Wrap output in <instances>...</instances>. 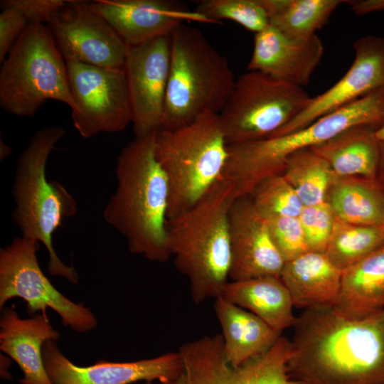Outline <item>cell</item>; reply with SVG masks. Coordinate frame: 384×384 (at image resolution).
Masks as SVG:
<instances>
[{"label":"cell","mask_w":384,"mask_h":384,"mask_svg":"<svg viewBox=\"0 0 384 384\" xmlns=\"http://www.w3.org/2000/svg\"><path fill=\"white\" fill-rule=\"evenodd\" d=\"M292 327L287 367L297 384H384V309L360 319L304 309Z\"/></svg>","instance_id":"cell-1"},{"label":"cell","mask_w":384,"mask_h":384,"mask_svg":"<svg viewBox=\"0 0 384 384\" xmlns=\"http://www.w3.org/2000/svg\"><path fill=\"white\" fill-rule=\"evenodd\" d=\"M156 133L134 137L121 150L115 168L116 189L103 217L125 238L132 253L164 262L171 257L167 247L169 188L155 154Z\"/></svg>","instance_id":"cell-2"},{"label":"cell","mask_w":384,"mask_h":384,"mask_svg":"<svg viewBox=\"0 0 384 384\" xmlns=\"http://www.w3.org/2000/svg\"><path fill=\"white\" fill-rule=\"evenodd\" d=\"M233 188L220 179L191 209L167 221V247L189 282L193 301L216 299L229 281L228 212Z\"/></svg>","instance_id":"cell-3"},{"label":"cell","mask_w":384,"mask_h":384,"mask_svg":"<svg viewBox=\"0 0 384 384\" xmlns=\"http://www.w3.org/2000/svg\"><path fill=\"white\" fill-rule=\"evenodd\" d=\"M65 135L60 127L43 128L19 156L11 190L15 203L12 219L21 237L43 244L49 273L77 284L78 272L60 259L53 245L55 230L77 213V202L60 182L46 176L49 156Z\"/></svg>","instance_id":"cell-4"},{"label":"cell","mask_w":384,"mask_h":384,"mask_svg":"<svg viewBox=\"0 0 384 384\" xmlns=\"http://www.w3.org/2000/svg\"><path fill=\"white\" fill-rule=\"evenodd\" d=\"M383 124L382 88L289 134L228 145L221 178L230 184L235 199L249 196L262 181L282 174L292 154L322 144L353 126L378 129Z\"/></svg>","instance_id":"cell-5"},{"label":"cell","mask_w":384,"mask_h":384,"mask_svg":"<svg viewBox=\"0 0 384 384\" xmlns=\"http://www.w3.org/2000/svg\"><path fill=\"white\" fill-rule=\"evenodd\" d=\"M235 80L226 58L198 29L178 26L171 33L170 73L159 130L181 128L207 112L219 114Z\"/></svg>","instance_id":"cell-6"},{"label":"cell","mask_w":384,"mask_h":384,"mask_svg":"<svg viewBox=\"0 0 384 384\" xmlns=\"http://www.w3.org/2000/svg\"><path fill=\"white\" fill-rule=\"evenodd\" d=\"M155 154L169 188L167 221L191 209L221 178L228 157L218 114L155 134Z\"/></svg>","instance_id":"cell-7"},{"label":"cell","mask_w":384,"mask_h":384,"mask_svg":"<svg viewBox=\"0 0 384 384\" xmlns=\"http://www.w3.org/2000/svg\"><path fill=\"white\" fill-rule=\"evenodd\" d=\"M49 100L75 110L66 63L50 31L42 23H29L2 63L0 107L32 117Z\"/></svg>","instance_id":"cell-8"},{"label":"cell","mask_w":384,"mask_h":384,"mask_svg":"<svg viewBox=\"0 0 384 384\" xmlns=\"http://www.w3.org/2000/svg\"><path fill=\"white\" fill-rule=\"evenodd\" d=\"M311 99L302 87L257 71L243 74L218 114L228 144L269 138Z\"/></svg>","instance_id":"cell-9"},{"label":"cell","mask_w":384,"mask_h":384,"mask_svg":"<svg viewBox=\"0 0 384 384\" xmlns=\"http://www.w3.org/2000/svg\"><path fill=\"white\" fill-rule=\"evenodd\" d=\"M40 243L16 238L0 250V309L13 298L25 303L30 316L50 309L60 317L63 324L84 334L92 331L97 320L91 309L75 303L60 293L41 270L37 252Z\"/></svg>","instance_id":"cell-10"},{"label":"cell","mask_w":384,"mask_h":384,"mask_svg":"<svg viewBox=\"0 0 384 384\" xmlns=\"http://www.w3.org/2000/svg\"><path fill=\"white\" fill-rule=\"evenodd\" d=\"M182 370L173 384H297L288 373L291 341L281 336L263 354L233 367L220 334L206 335L181 345Z\"/></svg>","instance_id":"cell-11"},{"label":"cell","mask_w":384,"mask_h":384,"mask_svg":"<svg viewBox=\"0 0 384 384\" xmlns=\"http://www.w3.org/2000/svg\"><path fill=\"white\" fill-rule=\"evenodd\" d=\"M75 105L73 126L85 139L123 131L132 122L124 68H107L65 59Z\"/></svg>","instance_id":"cell-12"},{"label":"cell","mask_w":384,"mask_h":384,"mask_svg":"<svg viewBox=\"0 0 384 384\" xmlns=\"http://www.w3.org/2000/svg\"><path fill=\"white\" fill-rule=\"evenodd\" d=\"M48 24L64 59L101 68L124 67L129 47L90 1H66Z\"/></svg>","instance_id":"cell-13"},{"label":"cell","mask_w":384,"mask_h":384,"mask_svg":"<svg viewBox=\"0 0 384 384\" xmlns=\"http://www.w3.org/2000/svg\"><path fill=\"white\" fill-rule=\"evenodd\" d=\"M171 65V34L129 46L124 64L135 137L161 125Z\"/></svg>","instance_id":"cell-14"},{"label":"cell","mask_w":384,"mask_h":384,"mask_svg":"<svg viewBox=\"0 0 384 384\" xmlns=\"http://www.w3.org/2000/svg\"><path fill=\"white\" fill-rule=\"evenodd\" d=\"M42 354L53 384H132L139 381L173 383L183 366L178 351L134 361H99L91 366H80L61 352L54 340L44 343Z\"/></svg>","instance_id":"cell-15"},{"label":"cell","mask_w":384,"mask_h":384,"mask_svg":"<svg viewBox=\"0 0 384 384\" xmlns=\"http://www.w3.org/2000/svg\"><path fill=\"white\" fill-rule=\"evenodd\" d=\"M355 57L345 75L324 92L311 97L307 107L270 137L302 129L319 118L384 88V38L373 35L353 43Z\"/></svg>","instance_id":"cell-16"},{"label":"cell","mask_w":384,"mask_h":384,"mask_svg":"<svg viewBox=\"0 0 384 384\" xmlns=\"http://www.w3.org/2000/svg\"><path fill=\"white\" fill-rule=\"evenodd\" d=\"M228 229L230 280L280 278L285 261L272 240L266 219L256 210L250 196L233 202Z\"/></svg>","instance_id":"cell-17"},{"label":"cell","mask_w":384,"mask_h":384,"mask_svg":"<svg viewBox=\"0 0 384 384\" xmlns=\"http://www.w3.org/2000/svg\"><path fill=\"white\" fill-rule=\"evenodd\" d=\"M90 4L128 47L170 35L185 21L210 23L203 15L176 1L98 0Z\"/></svg>","instance_id":"cell-18"},{"label":"cell","mask_w":384,"mask_h":384,"mask_svg":"<svg viewBox=\"0 0 384 384\" xmlns=\"http://www.w3.org/2000/svg\"><path fill=\"white\" fill-rule=\"evenodd\" d=\"M323 55V43L316 35L295 39L269 25L255 35L247 68L303 87L309 84Z\"/></svg>","instance_id":"cell-19"},{"label":"cell","mask_w":384,"mask_h":384,"mask_svg":"<svg viewBox=\"0 0 384 384\" xmlns=\"http://www.w3.org/2000/svg\"><path fill=\"white\" fill-rule=\"evenodd\" d=\"M60 337L48 316L39 313L22 319L14 307L1 310L0 349L22 371L21 384H53L44 366L42 351L46 341H57Z\"/></svg>","instance_id":"cell-20"},{"label":"cell","mask_w":384,"mask_h":384,"mask_svg":"<svg viewBox=\"0 0 384 384\" xmlns=\"http://www.w3.org/2000/svg\"><path fill=\"white\" fill-rule=\"evenodd\" d=\"M342 272L325 253L308 251L286 262L280 278L294 306L304 310L333 308L339 295Z\"/></svg>","instance_id":"cell-21"},{"label":"cell","mask_w":384,"mask_h":384,"mask_svg":"<svg viewBox=\"0 0 384 384\" xmlns=\"http://www.w3.org/2000/svg\"><path fill=\"white\" fill-rule=\"evenodd\" d=\"M214 310L222 331L225 358L233 367L263 354L282 336L252 313L221 297L215 299Z\"/></svg>","instance_id":"cell-22"},{"label":"cell","mask_w":384,"mask_h":384,"mask_svg":"<svg viewBox=\"0 0 384 384\" xmlns=\"http://www.w3.org/2000/svg\"><path fill=\"white\" fill-rule=\"evenodd\" d=\"M333 309L351 319H363L384 309V243L343 270Z\"/></svg>","instance_id":"cell-23"},{"label":"cell","mask_w":384,"mask_h":384,"mask_svg":"<svg viewBox=\"0 0 384 384\" xmlns=\"http://www.w3.org/2000/svg\"><path fill=\"white\" fill-rule=\"evenodd\" d=\"M220 297L252 313L280 332L292 327L296 320L292 297L279 277L230 280Z\"/></svg>","instance_id":"cell-24"},{"label":"cell","mask_w":384,"mask_h":384,"mask_svg":"<svg viewBox=\"0 0 384 384\" xmlns=\"http://www.w3.org/2000/svg\"><path fill=\"white\" fill-rule=\"evenodd\" d=\"M376 129L370 125L353 126L309 149L328 162L336 176L377 178L380 141Z\"/></svg>","instance_id":"cell-25"},{"label":"cell","mask_w":384,"mask_h":384,"mask_svg":"<svg viewBox=\"0 0 384 384\" xmlns=\"http://www.w3.org/2000/svg\"><path fill=\"white\" fill-rule=\"evenodd\" d=\"M326 201L338 220L364 226L384 225V185L378 178L336 176Z\"/></svg>","instance_id":"cell-26"},{"label":"cell","mask_w":384,"mask_h":384,"mask_svg":"<svg viewBox=\"0 0 384 384\" xmlns=\"http://www.w3.org/2000/svg\"><path fill=\"white\" fill-rule=\"evenodd\" d=\"M270 25L284 35L306 40L328 21L342 0H261Z\"/></svg>","instance_id":"cell-27"},{"label":"cell","mask_w":384,"mask_h":384,"mask_svg":"<svg viewBox=\"0 0 384 384\" xmlns=\"http://www.w3.org/2000/svg\"><path fill=\"white\" fill-rule=\"evenodd\" d=\"M282 174L293 187L304 206L326 201L336 176L328 162L310 149L292 154Z\"/></svg>","instance_id":"cell-28"},{"label":"cell","mask_w":384,"mask_h":384,"mask_svg":"<svg viewBox=\"0 0 384 384\" xmlns=\"http://www.w3.org/2000/svg\"><path fill=\"white\" fill-rule=\"evenodd\" d=\"M383 243L384 225H358L336 219L324 253L343 271Z\"/></svg>","instance_id":"cell-29"},{"label":"cell","mask_w":384,"mask_h":384,"mask_svg":"<svg viewBox=\"0 0 384 384\" xmlns=\"http://www.w3.org/2000/svg\"><path fill=\"white\" fill-rule=\"evenodd\" d=\"M210 23L225 19L257 33L270 25L261 0H203L194 9Z\"/></svg>","instance_id":"cell-30"},{"label":"cell","mask_w":384,"mask_h":384,"mask_svg":"<svg viewBox=\"0 0 384 384\" xmlns=\"http://www.w3.org/2000/svg\"><path fill=\"white\" fill-rule=\"evenodd\" d=\"M252 203L264 218L299 217L304 206L282 174L262 181L250 194Z\"/></svg>","instance_id":"cell-31"},{"label":"cell","mask_w":384,"mask_h":384,"mask_svg":"<svg viewBox=\"0 0 384 384\" xmlns=\"http://www.w3.org/2000/svg\"><path fill=\"white\" fill-rule=\"evenodd\" d=\"M298 218L309 251L324 253L336 220L329 204L304 206Z\"/></svg>","instance_id":"cell-32"},{"label":"cell","mask_w":384,"mask_h":384,"mask_svg":"<svg viewBox=\"0 0 384 384\" xmlns=\"http://www.w3.org/2000/svg\"><path fill=\"white\" fill-rule=\"evenodd\" d=\"M265 218L272 240L285 262L309 251L298 217L270 216Z\"/></svg>","instance_id":"cell-33"},{"label":"cell","mask_w":384,"mask_h":384,"mask_svg":"<svg viewBox=\"0 0 384 384\" xmlns=\"http://www.w3.org/2000/svg\"><path fill=\"white\" fill-rule=\"evenodd\" d=\"M0 14V62L3 63L29 21L18 9L4 6Z\"/></svg>","instance_id":"cell-34"},{"label":"cell","mask_w":384,"mask_h":384,"mask_svg":"<svg viewBox=\"0 0 384 384\" xmlns=\"http://www.w3.org/2000/svg\"><path fill=\"white\" fill-rule=\"evenodd\" d=\"M63 0H4L1 7L13 6L20 10L29 23H48L52 15L62 7Z\"/></svg>","instance_id":"cell-35"},{"label":"cell","mask_w":384,"mask_h":384,"mask_svg":"<svg viewBox=\"0 0 384 384\" xmlns=\"http://www.w3.org/2000/svg\"><path fill=\"white\" fill-rule=\"evenodd\" d=\"M348 4L358 15L384 10V0L348 1Z\"/></svg>","instance_id":"cell-36"},{"label":"cell","mask_w":384,"mask_h":384,"mask_svg":"<svg viewBox=\"0 0 384 384\" xmlns=\"http://www.w3.org/2000/svg\"><path fill=\"white\" fill-rule=\"evenodd\" d=\"M11 359L6 355L1 353L0 374L4 380H10L11 373L9 371Z\"/></svg>","instance_id":"cell-37"},{"label":"cell","mask_w":384,"mask_h":384,"mask_svg":"<svg viewBox=\"0 0 384 384\" xmlns=\"http://www.w3.org/2000/svg\"><path fill=\"white\" fill-rule=\"evenodd\" d=\"M378 173L382 174L383 179L380 180L384 185V142L380 141V162Z\"/></svg>","instance_id":"cell-38"},{"label":"cell","mask_w":384,"mask_h":384,"mask_svg":"<svg viewBox=\"0 0 384 384\" xmlns=\"http://www.w3.org/2000/svg\"><path fill=\"white\" fill-rule=\"evenodd\" d=\"M11 152V149L4 142L1 140V158L4 159Z\"/></svg>","instance_id":"cell-39"},{"label":"cell","mask_w":384,"mask_h":384,"mask_svg":"<svg viewBox=\"0 0 384 384\" xmlns=\"http://www.w3.org/2000/svg\"><path fill=\"white\" fill-rule=\"evenodd\" d=\"M375 136L380 142H384V124L375 131Z\"/></svg>","instance_id":"cell-40"},{"label":"cell","mask_w":384,"mask_h":384,"mask_svg":"<svg viewBox=\"0 0 384 384\" xmlns=\"http://www.w3.org/2000/svg\"><path fill=\"white\" fill-rule=\"evenodd\" d=\"M142 384H173V383H159V382H145Z\"/></svg>","instance_id":"cell-41"},{"label":"cell","mask_w":384,"mask_h":384,"mask_svg":"<svg viewBox=\"0 0 384 384\" xmlns=\"http://www.w3.org/2000/svg\"></svg>","instance_id":"cell-42"}]
</instances>
